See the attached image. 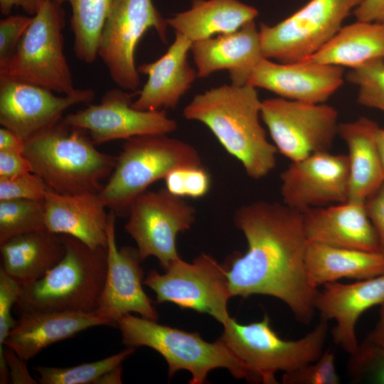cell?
<instances>
[{
	"label": "cell",
	"mask_w": 384,
	"mask_h": 384,
	"mask_svg": "<svg viewBox=\"0 0 384 384\" xmlns=\"http://www.w3.org/2000/svg\"><path fill=\"white\" fill-rule=\"evenodd\" d=\"M328 322L320 318L304 336L285 340L273 329L267 314L262 320L249 324L230 317L223 324L220 338L247 367L254 383L277 384V372L294 370L319 358L327 337Z\"/></svg>",
	"instance_id": "obj_7"
},
{
	"label": "cell",
	"mask_w": 384,
	"mask_h": 384,
	"mask_svg": "<svg viewBox=\"0 0 384 384\" xmlns=\"http://www.w3.org/2000/svg\"><path fill=\"white\" fill-rule=\"evenodd\" d=\"M87 134L63 118L26 141L23 154L32 171L50 190L63 194L99 193L101 181L111 175L117 157L97 150Z\"/></svg>",
	"instance_id": "obj_4"
},
{
	"label": "cell",
	"mask_w": 384,
	"mask_h": 384,
	"mask_svg": "<svg viewBox=\"0 0 384 384\" xmlns=\"http://www.w3.org/2000/svg\"><path fill=\"white\" fill-rule=\"evenodd\" d=\"M2 269L21 286L42 277L64 256L60 235L46 228L14 236L0 244Z\"/></svg>",
	"instance_id": "obj_25"
},
{
	"label": "cell",
	"mask_w": 384,
	"mask_h": 384,
	"mask_svg": "<svg viewBox=\"0 0 384 384\" xmlns=\"http://www.w3.org/2000/svg\"><path fill=\"white\" fill-rule=\"evenodd\" d=\"M363 0H310L280 22L261 23L263 57L282 63L302 60L319 51L341 28Z\"/></svg>",
	"instance_id": "obj_9"
},
{
	"label": "cell",
	"mask_w": 384,
	"mask_h": 384,
	"mask_svg": "<svg viewBox=\"0 0 384 384\" xmlns=\"http://www.w3.org/2000/svg\"><path fill=\"white\" fill-rule=\"evenodd\" d=\"M164 181L166 188L181 198H202L210 188V175L202 166L174 169L166 175Z\"/></svg>",
	"instance_id": "obj_36"
},
{
	"label": "cell",
	"mask_w": 384,
	"mask_h": 384,
	"mask_svg": "<svg viewBox=\"0 0 384 384\" xmlns=\"http://www.w3.org/2000/svg\"><path fill=\"white\" fill-rule=\"evenodd\" d=\"M345 79L358 87L359 104L384 112V60H374L351 69Z\"/></svg>",
	"instance_id": "obj_33"
},
{
	"label": "cell",
	"mask_w": 384,
	"mask_h": 384,
	"mask_svg": "<svg viewBox=\"0 0 384 384\" xmlns=\"http://www.w3.org/2000/svg\"><path fill=\"white\" fill-rule=\"evenodd\" d=\"M321 287L314 301L316 311L321 319L336 321L331 329L334 342L350 354L358 345L356 325L361 316L384 304V273L350 284L330 282Z\"/></svg>",
	"instance_id": "obj_19"
},
{
	"label": "cell",
	"mask_w": 384,
	"mask_h": 384,
	"mask_svg": "<svg viewBox=\"0 0 384 384\" xmlns=\"http://www.w3.org/2000/svg\"><path fill=\"white\" fill-rule=\"evenodd\" d=\"M198 78L226 70L232 85H244L264 58L257 29L252 21L240 29L192 43L191 50Z\"/></svg>",
	"instance_id": "obj_20"
},
{
	"label": "cell",
	"mask_w": 384,
	"mask_h": 384,
	"mask_svg": "<svg viewBox=\"0 0 384 384\" xmlns=\"http://www.w3.org/2000/svg\"><path fill=\"white\" fill-rule=\"evenodd\" d=\"M32 171V166L23 154L0 150V178H11Z\"/></svg>",
	"instance_id": "obj_41"
},
{
	"label": "cell",
	"mask_w": 384,
	"mask_h": 384,
	"mask_svg": "<svg viewBox=\"0 0 384 384\" xmlns=\"http://www.w3.org/2000/svg\"><path fill=\"white\" fill-rule=\"evenodd\" d=\"M365 204L378 236L379 252L384 255V181L366 199Z\"/></svg>",
	"instance_id": "obj_40"
},
{
	"label": "cell",
	"mask_w": 384,
	"mask_h": 384,
	"mask_svg": "<svg viewBox=\"0 0 384 384\" xmlns=\"http://www.w3.org/2000/svg\"><path fill=\"white\" fill-rule=\"evenodd\" d=\"M94 97L91 89L59 96L47 88L0 75V124L27 141L56 124L69 107Z\"/></svg>",
	"instance_id": "obj_15"
},
{
	"label": "cell",
	"mask_w": 384,
	"mask_h": 384,
	"mask_svg": "<svg viewBox=\"0 0 384 384\" xmlns=\"http://www.w3.org/2000/svg\"><path fill=\"white\" fill-rule=\"evenodd\" d=\"M33 16L9 15L0 21V68L4 67L15 52Z\"/></svg>",
	"instance_id": "obj_39"
},
{
	"label": "cell",
	"mask_w": 384,
	"mask_h": 384,
	"mask_svg": "<svg viewBox=\"0 0 384 384\" xmlns=\"http://www.w3.org/2000/svg\"><path fill=\"white\" fill-rule=\"evenodd\" d=\"M21 286L0 268V358L4 342L17 320L11 316V309L18 302Z\"/></svg>",
	"instance_id": "obj_38"
},
{
	"label": "cell",
	"mask_w": 384,
	"mask_h": 384,
	"mask_svg": "<svg viewBox=\"0 0 384 384\" xmlns=\"http://www.w3.org/2000/svg\"><path fill=\"white\" fill-rule=\"evenodd\" d=\"M233 220L247 249L225 264L232 296L273 297L298 321L310 324L319 289L308 279L302 213L283 203L257 201L238 208Z\"/></svg>",
	"instance_id": "obj_1"
},
{
	"label": "cell",
	"mask_w": 384,
	"mask_h": 384,
	"mask_svg": "<svg viewBox=\"0 0 384 384\" xmlns=\"http://www.w3.org/2000/svg\"><path fill=\"white\" fill-rule=\"evenodd\" d=\"M378 59L384 60V23L356 20L304 60L353 69Z\"/></svg>",
	"instance_id": "obj_29"
},
{
	"label": "cell",
	"mask_w": 384,
	"mask_h": 384,
	"mask_svg": "<svg viewBox=\"0 0 384 384\" xmlns=\"http://www.w3.org/2000/svg\"><path fill=\"white\" fill-rule=\"evenodd\" d=\"M132 97L121 88L110 90L100 103L69 114L63 120L85 130L95 144L148 134H168L176 129V121L169 118L165 110H137L132 105Z\"/></svg>",
	"instance_id": "obj_14"
},
{
	"label": "cell",
	"mask_w": 384,
	"mask_h": 384,
	"mask_svg": "<svg viewBox=\"0 0 384 384\" xmlns=\"http://www.w3.org/2000/svg\"><path fill=\"white\" fill-rule=\"evenodd\" d=\"M108 181L99 196L107 208L126 217L133 201L171 171L202 166L197 149L168 134H148L126 140Z\"/></svg>",
	"instance_id": "obj_6"
},
{
	"label": "cell",
	"mask_w": 384,
	"mask_h": 384,
	"mask_svg": "<svg viewBox=\"0 0 384 384\" xmlns=\"http://www.w3.org/2000/svg\"><path fill=\"white\" fill-rule=\"evenodd\" d=\"M378 127L367 117L338 125V135L348 149V201H365L384 181L376 140Z\"/></svg>",
	"instance_id": "obj_26"
},
{
	"label": "cell",
	"mask_w": 384,
	"mask_h": 384,
	"mask_svg": "<svg viewBox=\"0 0 384 384\" xmlns=\"http://www.w3.org/2000/svg\"><path fill=\"white\" fill-rule=\"evenodd\" d=\"M44 206L47 230L75 238L93 249L107 247L109 213L99 193L63 194L49 189Z\"/></svg>",
	"instance_id": "obj_23"
},
{
	"label": "cell",
	"mask_w": 384,
	"mask_h": 384,
	"mask_svg": "<svg viewBox=\"0 0 384 384\" xmlns=\"http://www.w3.org/2000/svg\"><path fill=\"white\" fill-rule=\"evenodd\" d=\"M284 384H338L341 383L336 366L334 353L323 351L319 358L294 370L284 373Z\"/></svg>",
	"instance_id": "obj_35"
},
{
	"label": "cell",
	"mask_w": 384,
	"mask_h": 384,
	"mask_svg": "<svg viewBox=\"0 0 384 384\" xmlns=\"http://www.w3.org/2000/svg\"><path fill=\"white\" fill-rule=\"evenodd\" d=\"M168 26L152 0H113L100 37L97 55L119 88L135 91L139 87L137 46L149 28L155 29L166 44Z\"/></svg>",
	"instance_id": "obj_12"
},
{
	"label": "cell",
	"mask_w": 384,
	"mask_h": 384,
	"mask_svg": "<svg viewBox=\"0 0 384 384\" xmlns=\"http://www.w3.org/2000/svg\"><path fill=\"white\" fill-rule=\"evenodd\" d=\"M48 1L50 0H0V11L2 14L9 16L14 7H20L30 16H33Z\"/></svg>",
	"instance_id": "obj_43"
},
{
	"label": "cell",
	"mask_w": 384,
	"mask_h": 384,
	"mask_svg": "<svg viewBox=\"0 0 384 384\" xmlns=\"http://www.w3.org/2000/svg\"><path fill=\"white\" fill-rule=\"evenodd\" d=\"M342 67L302 60L282 63L263 58L246 85L274 92L280 97L309 103H324L343 84Z\"/></svg>",
	"instance_id": "obj_18"
},
{
	"label": "cell",
	"mask_w": 384,
	"mask_h": 384,
	"mask_svg": "<svg viewBox=\"0 0 384 384\" xmlns=\"http://www.w3.org/2000/svg\"><path fill=\"white\" fill-rule=\"evenodd\" d=\"M366 338L384 348V304L380 306L378 320Z\"/></svg>",
	"instance_id": "obj_45"
},
{
	"label": "cell",
	"mask_w": 384,
	"mask_h": 384,
	"mask_svg": "<svg viewBox=\"0 0 384 384\" xmlns=\"http://www.w3.org/2000/svg\"><path fill=\"white\" fill-rule=\"evenodd\" d=\"M97 326H111L95 313L41 312L19 314L4 342L28 361L47 346Z\"/></svg>",
	"instance_id": "obj_24"
},
{
	"label": "cell",
	"mask_w": 384,
	"mask_h": 384,
	"mask_svg": "<svg viewBox=\"0 0 384 384\" xmlns=\"http://www.w3.org/2000/svg\"><path fill=\"white\" fill-rule=\"evenodd\" d=\"M257 10L238 0H193L191 7L167 19L192 43L234 32L255 21Z\"/></svg>",
	"instance_id": "obj_28"
},
{
	"label": "cell",
	"mask_w": 384,
	"mask_h": 384,
	"mask_svg": "<svg viewBox=\"0 0 384 384\" xmlns=\"http://www.w3.org/2000/svg\"><path fill=\"white\" fill-rule=\"evenodd\" d=\"M261 102L254 87L223 85L196 95L183 115L205 124L246 174L259 180L274 169L277 153L260 121Z\"/></svg>",
	"instance_id": "obj_2"
},
{
	"label": "cell",
	"mask_w": 384,
	"mask_h": 384,
	"mask_svg": "<svg viewBox=\"0 0 384 384\" xmlns=\"http://www.w3.org/2000/svg\"><path fill=\"white\" fill-rule=\"evenodd\" d=\"M122 383V364L107 371L100 376L95 384H121Z\"/></svg>",
	"instance_id": "obj_46"
},
{
	"label": "cell",
	"mask_w": 384,
	"mask_h": 384,
	"mask_svg": "<svg viewBox=\"0 0 384 384\" xmlns=\"http://www.w3.org/2000/svg\"><path fill=\"white\" fill-rule=\"evenodd\" d=\"M63 258L40 279L21 286L19 314L41 312L95 313L107 272V247L91 248L60 235Z\"/></svg>",
	"instance_id": "obj_3"
},
{
	"label": "cell",
	"mask_w": 384,
	"mask_h": 384,
	"mask_svg": "<svg viewBox=\"0 0 384 384\" xmlns=\"http://www.w3.org/2000/svg\"><path fill=\"white\" fill-rule=\"evenodd\" d=\"M44 228V200L0 201V244L14 236Z\"/></svg>",
	"instance_id": "obj_32"
},
{
	"label": "cell",
	"mask_w": 384,
	"mask_h": 384,
	"mask_svg": "<svg viewBox=\"0 0 384 384\" xmlns=\"http://www.w3.org/2000/svg\"><path fill=\"white\" fill-rule=\"evenodd\" d=\"M196 208L166 188L146 191L132 203L125 230L132 238L142 261L154 257L165 270L179 257L176 238L189 230Z\"/></svg>",
	"instance_id": "obj_13"
},
{
	"label": "cell",
	"mask_w": 384,
	"mask_h": 384,
	"mask_svg": "<svg viewBox=\"0 0 384 384\" xmlns=\"http://www.w3.org/2000/svg\"><path fill=\"white\" fill-rule=\"evenodd\" d=\"M49 187L33 172L11 178H0V201L44 200Z\"/></svg>",
	"instance_id": "obj_37"
},
{
	"label": "cell",
	"mask_w": 384,
	"mask_h": 384,
	"mask_svg": "<svg viewBox=\"0 0 384 384\" xmlns=\"http://www.w3.org/2000/svg\"><path fill=\"white\" fill-rule=\"evenodd\" d=\"M115 213L110 210L107 224V272L95 314L111 326L131 313L157 321L158 313L145 293L142 284V262L137 248H118L115 235Z\"/></svg>",
	"instance_id": "obj_17"
},
{
	"label": "cell",
	"mask_w": 384,
	"mask_h": 384,
	"mask_svg": "<svg viewBox=\"0 0 384 384\" xmlns=\"http://www.w3.org/2000/svg\"><path fill=\"white\" fill-rule=\"evenodd\" d=\"M26 141L18 134L6 127L0 128V150L23 154Z\"/></svg>",
	"instance_id": "obj_44"
},
{
	"label": "cell",
	"mask_w": 384,
	"mask_h": 384,
	"mask_svg": "<svg viewBox=\"0 0 384 384\" xmlns=\"http://www.w3.org/2000/svg\"><path fill=\"white\" fill-rule=\"evenodd\" d=\"M260 117L277 152L292 161L328 151L338 135V112L324 103L280 97L265 99L261 102Z\"/></svg>",
	"instance_id": "obj_11"
},
{
	"label": "cell",
	"mask_w": 384,
	"mask_h": 384,
	"mask_svg": "<svg viewBox=\"0 0 384 384\" xmlns=\"http://www.w3.org/2000/svg\"><path fill=\"white\" fill-rule=\"evenodd\" d=\"M305 263L315 288L343 278L365 279L384 273V255L379 252L329 245L307 240Z\"/></svg>",
	"instance_id": "obj_27"
},
{
	"label": "cell",
	"mask_w": 384,
	"mask_h": 384,
	"mask_svg": "<svg viewBox=\"0 0 384 384\" xmlns=\"http://www.w3.org/2000/svg\"><path fill=\"white\" fill-rule=\"evenodd\" d=\"M349 355L346 369L352 381L384 384V348L366 337Z\"/></svg>",
	"instance_id": "obj_34"
},
{
	"label": "cell",
	"mask_w": 384,
	"mask_h": 384,
	"mask_svg": "<svg viewBox=\"0 0 384 384\" xmlns=\"http://www.w3.org/2000/svg\"><path fill=\"white\" fill-rule=\"evenodd\" d=\"M376 140L380 154L381 164L384 172V129L378 127L376 132Z\"/></svg>",
	"instance_id": "obj_47"
},
{
	"label": "cell",
	"mask_w": 384,
	"mask_h": 384,
	"mask_svg": "<svg viewBox=\"0 0 384 384\" xmlns=\"http://www.w3.org/2000/svg\"><path fill=\"white\" fill-rule=\"evenodd\" d=\"M166 52L154 62L137 67L148 80L132 103L139 110L174 109L198 78L188 60L192 42L180 33Z\"/></svg>",
	"instance_id": "obj_22"
},
{
	"label": "cell",
	"mask_w": 384,
	"mask_h": 384,
	"mask_svg": "<svg viewBox=\"0 0 384 384\" xmlns=\"http://www.w3.org/2000/svg\"><path fill=\"white\" fill-rule=\"evenodd\" d=\"M282 203L303 213L346 202L349 161L345 154L318 152L292 163L280 174Z\"/></svg>",
	"instance_id": "obj_16"
},
{
	"label": "cell",
	"mask_w": 384,
	"mask_h": 384,
	"mask_svg": "<svg viewBox=\"0 0 384 384\" xmlns=\"http://www.w3.org/2000/svg\"><path fill=\"white\" fill-rule=\"evenodd\" d=\"M134 352V348L124 350L93 362L68 368L36 366L38 382L41 384H95L107 371L122 364Z\"/></svg>",
	"instance_id": "obj_31"
},
{
	"label": "cell",
	"mask_w": 384,
	"mask_h": 384,
	"mask_svg": "<svg viewBox=\"0 0 384 384\" xmlns=\"http://www.w3.org/2000/svg\"><path fill=\"white\" fill-rule=\"evenodd\" d=\"M116 326L127 348L146 346L161 354L167 363L169 378L184 370L191 374L189 383L202 384L210 371L222 368L235 378L253 382L247 367L220 338L210 343L198 332H187L132 314L122 316Z\"/></svg>",
	"instance_id": "obj_5"
},
{
	"label": "cell",
	"mask_w": 384,
	"mask_h": 384,
	"mask_svg": "<svg viewBox=\"0 0 384 384\" xmlns=\"http://www.w3.org/2000/svg\"><path fill=\"white\" fill-rule=\"evenodd\" d=\"M353 14L356 20L384 23V0H363Z\"/></svg>",
	"instance_id": "obj_42"
},
{
	"label": "cell",
	"mask_w": 384,
	"mask_h": 384,
	"mask_svg": "<svg viewBox=\"0 0 384 384\" xmlns=\"http://www.w3.org/2000/svg\"><path fill=\"white\" fill-rule=\"evenodd\" d=\"M308 240L329 245L379 252L375 230L365 201H346L302 213Z\"/></svg>",
	"instance_id": "obj_21"
},
{
	"label": "cell",
	"mask_w": 384,
	"mask_h": 384,
	"mask_svg": "<svg viewBox=\"0 0 384 384\" xmlns=\"http://www.w3.org/2000/svg\"><path fill=\"white\" fill-rule=\"evenodd\" d=\"M64 26L61 4L46 2L33 16L11 59L0 68V75L64 95L75 92L63 52Z\"/></svg>",
	"instance_id": "obj_8"
},
{
	"label": "cell",
	"mask_w": 384,
	"mask_h": 384,
	"mask_svg": "<svg viewBox=\"0 0 384 384\" xmlns=\"http://www.w3.org/2000/svg\"><path fill=\"white\" fill-rule=\"evenodd\" d=\"M68 2L72 9L70 28L74 35L76 57L92 63L97 56L100 37L113 0H53Z\"/></svg>",
	"instance_id": "obj_30"
},
{
	"label": "cell",
	"mask_w": 384,
	"mask_h": 384,
	"mask_svg": "<svg viewBox=\"0 0 384 384\" xmlns=\"http://www.w3.org/2000/svg\"><path fill=\"white\" fill-rule=\"evenodd\" d=\"M164 271L151 270L144 279L158 303H173L181 309L207 314L222 325L230 317L228 302L233 296L225 265L202 252L192 262L179 257Z\"/></svg>",
	"instance_id": "obj_10"
}]
</instances>
